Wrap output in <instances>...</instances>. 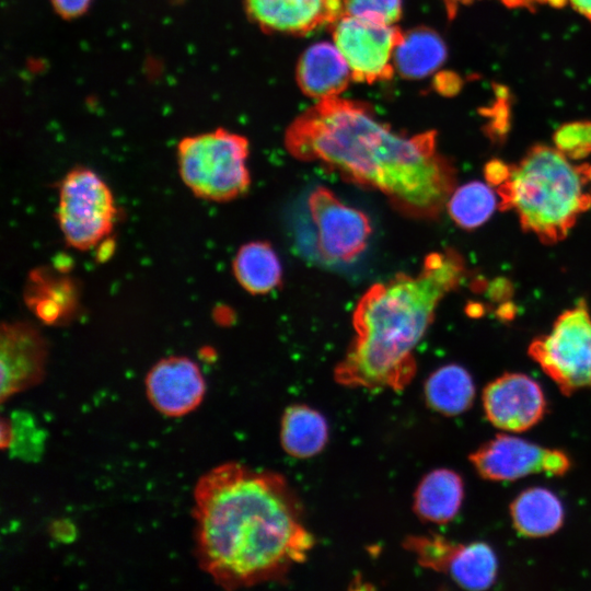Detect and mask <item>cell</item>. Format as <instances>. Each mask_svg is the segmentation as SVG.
I'll use <instances>...</instances> for the list:
<instances>
[{
    "label": "cell",
    "mask_w": 591,
    "mask_h": 591,
    "mask_svg": "<svg viewBox=\"0 0 591 591\" xmlns=\"http://www.w3.org/2000/svg\"><path fill=\"white\" fill-rule=\"evenodd\" d=\"M193 495L198 565L225 590L281 581L314 546L278 473L227 462L200 476Z\"/></svg>",
    "instance_id": "1"
},
{
    "label": "cell",
    "mask_w": 591,
    "mask_h": 591,
    "mask_svg": "<svg viewBox=\"0 0 591 591\" xmlns=\"http://www.w3.org/2000/svg\"><path fill=\"white\" fill-rule=\"evenodd\" d=\"M285 146L357 185L381 192L403 215L437 218L455 189V169L433 130L406 136L381 121L366 102L317 101L288 127Z\"/></svg>",
    "instance_id": "2"
},
{
    "label": "cell",
    "mask_w": 591,
    "mask_h": 591,
    "mask_svg": "<svg viewBox=\"0 0 591 591\" xmlns=\"http://www.w3.org/2000/svg\"><path fill=\"white\" fill-rule=\"evenodd\" d=\"M466 267L455 250L432 252L416 275L401 273L372 285L354 313L355 337L335 367L346 387L404 390L414 379L415 349L442 299L464 281Z\"/></svg>",
    "instance_id": "3"
},
{
    "label": "cell",
    "mask_w": 591,
    "mask_h": 591,
    "mask_svg": "<svg viewBox=\"0 0 591 591\" xmlns=\"http://www.w3.org/2000/svg\"><path fill=\"white\" fill-rule=\"evenodd\" d=\"M487 179L500 209L514 211L522 229L546 244L564 240L591 208V163H575L557 147L534 146L512 165L494 161Z\"/></svg>",
    "instance_id": "4"
},
{
    "label": "cell",
    "mask_w": 591,
    "mask_h": 591,
    "mask_svg": "<svg viewBox=\"0 0 591 591\" xmlns=\"http://www.w3.org/2000/svg\"><path fill=\"white\" fill-rule=\"evenodd\" d=\"M245 137L217 128L183 138L177 146L178 174L197 198L228 202L244 195L251 184Z\"/></svg>",
    "instance_id": "5"
},
{
    "label": "cell",
    "mask_w": 591,
    "mask_h": 591,
    "mask_svg": "<svg viewBox=\"0 0 591 591\" xmlns=\"http://www.w3.org/2000/svg\"><path fill=\"white\" fill-rule=\"evenodd\" d=\"M56 216L66 244L89 251L109 236L118 215L108 184L92 169L76 166L60 181Z\"/></svg>",
    "instance_id": "6"
},
{
    "label": "cell",
    "mask_w": 591,
    "mask_h": 591,
    "mask_svg": "<svg viewBox=\"0 0 591 591\" xmlns=\"http://www.w3.org/2000/svg\"><path fill=\"white\" fill-rule=\"evenodd\" d=\"M528 354L564 395L591 389V315L586 303L563 312L548 334L533 339Z\"/></svg>",
    "instance_id": "7"
},
{
    "label": "cell",
    "mask_w": 591,
    "mask_h": 591,
    "mask_svg": "<svg viewBox=\"0 0 591 591\" xmlns=\"http://www.w3.org/2000/svg\"><path fill=\"white\" fill-rule=\"evenodd\" d=\"M331 27L333 43L348 63L354 81L374 83L393 77L394 54L404 31L395 24L347 14Z\"/></svg>",
    "instance_id": "8"
},
{
    "label": "cell",
    "mask_w": 591,
    "mask_h": 591,
    "mask_svg": "<svg viewBox=\"0 0 591 591\" xmlns=\"http://www.w3.org/2000/svg\"><path fill=\"white\" fill-rule=\"evenodd\" d=\"M316 232V250L329 263H349L367 247L372 234L369 217L344 204L331 189L320 186L308 198Z\"/></svg>",
    "instance_id": "9"
},
{
    "label": "cell",
    "mask_w": 591,
    "mask_h": 591,
    "mask_svg": "<svg viewBox=\"0 0 591 591\" xmlns=\"http://www.w3.org/2000/svg\"><path fill=\"white\" fill-rule=\"evenodd\" d=\"M478 475L497 482L515 480L534 473L563 476L570 468L568 455L524 439L499 433L470 455Z\"/></svg>",
    "instance_id": "10"
},
{
    "label": "cell",
    "mask_w": 591,
    "mask_h": 591,
    "mask_svg": "<svg viewBox=\"0 0 591 591\" xmlns=\"http://www.w3.org/2000/svg\"><path fill=\"white\" fill-rule=\"evenodd\" d=\"M47 358V341L33 324L3 322L0 334L1 403L37 385L44 378Z\"/></svg>",
    "instance_id": "11"
},
{
    "label": "cell",
    "mask_w": 591,
    "mask_h": 591,
    "mask_svg": "<svg viewBox=\"0 0 591 591\" xmlns=\"http://www.w3.org/2000/svg\"><path fill=\"white\" fill-rule=\"evenodd\" d=\"M483 407L495 427L522 432L541 421L546 410V398L535 380L523 373L510 372L485 386Z\"/></svg>",
    "instance_id": "12"
},
{
    "label": "cell",
    "mask_w": 591,
    "mask_h": 591,
    "mask_svg": "<svg viewBox=\"0 0 591 591\" xmlns=\"http://www.w3.org/2000/svg\"><path fill=\"white\" fill-rule=\"evenodd\" d=\"M144 384L151 405L169 417L192 413L200 405L206 393L199 366L186 356L160 359L148 371Z\"/></svg>",
    "instance_id": "13"
},
{
    "label": "cell",
    "mask_w": 591,
    "mask_h": 591,
    "mask_svg": "<svg viewBox=\"0 0 591 591\" xmlns=\"http://www.w3.org/2000/svg\"><path fill=\"white\" fill-rule=\"evenodd\" d=\"M245 10L264 32L306 35L332 26L344 14V0H245Z\"/></svg>",
    "instance_id": "14"
},
{
    "label": "cell",
    "mask_w": 591,
    "mask_h": 591,
    "mask_svg": "<svg viewBox=\"0 0 591 591\" xmlns=\"http://www.w3.org/2000/svg\"><path fill=\"white\" fill-rule=\"evenodd\" d=\"M350 80L352 76L349 66L334 43L311 45L297 65L299 88L316 101L340 96Z\"/></svg>",
    "instance_id": "15"
},
{
    "label": "cell",
    "mask_w": 591,
    "mask_h": 591,
    "mask_svg": "<svg viewBox=\"0 0 591 591\" xmlns=\"http://www.w3.org/2000/svg\"><path fill=\"white\" fill-rule=\"evenodd\" d=\"M464 498L462 477L449 468H437L420 480L413 509L419 519L445 524L457 514Z\"/></svg>",
    "instance_id": "16"
},
{
    "label": "cell",
    "mask_w": 591,
    "mask_h": 591,
    "mask_svg": "<svg viewBox=\"0 0 591 591\" xmlns=\"http://www.w3.org/2000/svg\"><path fill=\"white\" fill-rule=\"evenodd\" d=\"M510 517L514 529L523 536L544 537L561 528L564 507L551 490L531 487L513 499Z\"/></svg>",
    "instance_id": "17"
},
{
    "label": "cell",
    "mask_w": 591,
    "mask_h": 591,
    "mask_svg": "<svg viewBox=\"0 0 591 591\" xmlns=\"http://www.w3.org/2000/svg\"><path fill=\"white\" fill-rule=\"evenodd\" d=\"M237 283L251 294H266L276 289L282 278L278 255L268 242L252 241L243 244L232 260Z\"/></svg>",
    "instance_id": "18"
},
{
    "label": "cell",
    "mask_w": 591,
    "mask_h": 591,
    "mask_svg": "<svg viewBox=\"0 0 591 591\" xmlns=\"http://www.w3.org/2000/svg\"><path fill=\"white\" fill-rule=\"evenodd\" d=\"M328 439L325 417L306 405L288 407L281 418L280 442L291 456L306 459L320 453Z\"/></svg>",
    "instance_id": "19"
},
{
    "label": "cell",
    "mask_w": 591,
    "mask_h": 591,
    "mask_svg": "<svg viewBox=\"0 0 591 591\" xmlns=\"http://www.w3.org/2000/svg\"><path fill=\"white\" fill-rule=\"evenodd\" d=\"M498 571V560L494 549L484 542L470 544L454 543L443 566L460 587L467 590H486L493 586Z\"/></svg>",
    "instance_id": "20"
},
{
    "label": "cell",
    "mask_w": 591,
    "mask_h": 591,
    "mask_svg": "<svg viewBox=\"0 0 591 591\" xmlns=\"http://www.w3.org/2000/svg\"><path fill=\"white\" fill-rule=\"evenodd\" d=\"M447 58L442 38L432 30L404 32L394 54V67L402 77L420 79L437 70Z\"/></svg>",
    "instance_id": "21"
},
{
    "label": "cell",
    "mask_w": 591,
    "mask_h": 591,
    "mask_svg": "<svg viewBox=\"0 0 591 591\" xmlns=\"http://www.w3.org/2000/svg\"><path fill=\"white\" fill-rule=\"evenodd\" d=\"M428 406L444 416L466 412L475 397L471 374L459 364H445L432 372L425 383Z\"/></svg>",
    "instance_id": "22"
},
{
    "label": "cell",
    "mask_w": 591,
    "mask_h": 591,
    "mask_svg": "<svg viewBox=\"0 0 591 591\" xmlns=\"http://www.w3.org/2000/svg\"><path fill=\"white\" fill-rule=\"evenodd\" d=\"M496 205L493 189L477 181L454 189L447 202L452 220L467 230L485 223L493 215Z\"/></svg>",
    "instance_id": "23"
},
{
    "label": "cell",
    "mask_w": 591,
    "mask_h": 591,
    "mask_svg": "<svg viewBox=\"0 0 591 591\" xmlns=\"http://www.w3.org/2000/svg\"><path fill=\"white\" fill-rule=\"evenodd\" d=\"M402 0H344V14L394 25L402 16Z\"/></svg>",
    "instance_id": "24"
},
{
    "label": "cell",
    "mask_w": 591,
    "mask_h": 591,
    "mask_svg": "<svg viewBox=\"0 0 591 591\" xmlns=\"http://www.w3.org/2000/svg\"><path fill=\"white\" fill-rule=\"evenodd\" d=\"M557 148L571 159L591 153V121H575L561 126L554 136Z\"/></svg>",
    "instance_id": "25"
},
{
    "label": "cell",
    "mask_w": 591,
    "mask_h": 591,
    "mask_svg": "<svg viewBox=\"0 0 591 591\" xmlns=\"http://www.w3.org/2000/svg\"><path fill=\"white\" fill-rule=\"evenodd\" d=\"M448 13L453 15L457 7L461 4H466L475 0H443ZM508 7L511 8H534L540 4H552V5H563L566 4L567 0H501Z\"/></svg>",
    "instance_id": "26"
},
{
    "label": "cell",
    "mask_w": 591,
    "mask_h": 591,
    "mask_svg": "<svg viewBox=\"0 0 591 591\" xmlns=\"http://www.w3.org/2000/svg\"><path fill=\"white\" fill-rule=\"evenodd\" d=\"M91 0H51L56 11L66 19L79 16L84 13Z\"/></svg>",
    "instance_id": "27"
},
{
    "label": "cell",
    "mask_w": 591,
    "mask_h": 591,
    "mask_svg": "<svg viewBox=\"0 0 591 591\" xmlns=\"http://www.w3.org/2000/svg\"><path fill=\"white\" fill-rule=\"evenodd\" d=\"M571 7L591 22V0H567Z\"/></svg>",
    "instance_id": "28"
}]
</instances>
